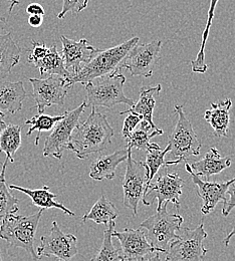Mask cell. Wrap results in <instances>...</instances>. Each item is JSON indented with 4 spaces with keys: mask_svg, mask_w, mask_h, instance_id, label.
Returning a JSON list of instances; mask_svg holds the SVG:
<instances>
[{
    "mask_svg": "<svg viewBox=\"0 0 235 261\" xmlns=\"http://www.w3.org/2000/svg\"><path fill=\"white\" fill-rule=\"evenodd\" d=\"M114 135L107 117L96 108H92L88 119L72 132L67 150L72 151L79 159H87L110 146Z\"/></svg>",
    "mask_w": 235,
    "mask_h": 261,
    "instance_id": "cell-1",
    "label": "cell"
},
{
    "mask_svg": "<svg viewBox=\"0 0 235 261\" xmlns=\"http://www.w3.org/2000/svg\"><path fill=\"white\" fill-rule=\"evenodd\" d=\"M139 40L140 38L135 36L120 45L100 50L76 75L69 79V85L71 87L74 84L86 85L96 79L119 71V69L122 68L125 59L135 45L139 43Z\"/></svg>",
    "mask_w": 235,
    "mask_h": 261,
    "instance_id": "cell-2",
    "label": "cell"
},
{
    "mask_svg": "<svg viewBox=\"0 0 235 261\" xmlns=\"http://www.w3.org/2000/svg\"><path fill=\"white\" fill-rule=\"evenodd\" d=\"M44 209L32 215L23 216L16 213L8 214L0 224V238L14 247L25 250L34 261H38L34 250L35 233Z\"/></svg>",
    "mask_w": 235,
    "mask_h": 261,
    "instance_id": "cell-3",
    "label": "cell"
},
{
    "mask_svg": "<svg viewBox=\"0 0 235 261\" xmlns=\"http://www.w3.org/2000/svg\"><path fill=\"white\" fill-rule=\"evenodd\" d=\"M126 77L120 71L114 72L94 80L85 85L87 92L86 102L88 107H103L111 109L116 105L124 103L130 107L134 106L133 99L124 94V85Z\"/></svg>",
    "mask_w": 235,
    "mask_h": 261,
    "instance_id": "cell-4",
    "label": "cell"
},
{
    "mask_svg": "<svg viewBox=\"0 0 235 261\" xmlns=\"http://www.w3.org/2000/svg\"><path fill=\"white\" fill-rule=\"evenodd\" d=\"M174 112L178 115V122L173 133L169 136L170 154L175 159L165 162V166L179 165L188 159L197 157L200 154L202 144L193 129L190 121L187 119L183 106L176 105Z\"/></svg>",
    "mask_w": 235,
    "mask_h": 261,
    "instance_id": "cell-5",
    "label": "cell"
},
{
    "mask_svg": "<svg viewBox=\"0 0 235 261\" xmlns=\"http://www.w3.org/2000/svg\"><path fill=\"white\" fill-rule=\"evenodd\" d=\"M167 205L168 203H165L159 211H156L140 225L146 231L150 244L161 253H166L169 243L179 238L176 231L180 230L184 222L180 214L169 213Z\"/></svg>",
    "mask_w": 235,
    "mask_h": 261,
    "instance_id": "cell-6",
    "label": "cell"
},
{
    "mask_svg": "<svg viewBox=\"0 0 235 261\" xmlns=\"http://www.w3.org/2000/svg\"><path fill=\"white\" fill-rule=\"evenodd\" d=\"M207 236L204 222L196 228L183 229L179 238L170 243L165 261H203L208 252L203 244Z\"/></svg>",
    "mask_w": 235,
    "mask_h": 261,
    "instance_id": "cell-7",
    "label": "cell"
},
{
    "mask_svg": "<svg viewBox=\"0 0 235 261\" xmlns=\"http://www.w3.org/2000/svg\"><path fill=\"white\" fill-rule=\"evenodd\" d=\"M87 108V102L84 101L76 109L64 114V119L57 123L51 133L45 139L42 152L44 157L62 159L64 152L68 149L72 132L80 124V119Z\"/></svg>",
    "mask_w": 235,
    "mask_h": 261,
    "instance_id": "cell-8",
    "label": "cell"
},
{
    "mask_svg": "<svg viewBox=\"0 0 235 261\" xmlns=\"http://www.w3.org/2000/svg\"><path fill=\"white\" fill-rule=\"evenodd\" d=\"M149 173L142 161H136L132 158V149H129L127 158V168L123 182L124 205L133 212V216L138 213L139 202H144L148 190Z\"/></svg>",
    "mask_w": 235,
    "mask_h": 261,
    "instance_id": "cell-9",
    "label": "cell"
},
{
    "mask_svg": "<svg viewBox=\"0 0 235 261\" xmlns=\"http://www.w3.org/2000/svg\"><path fill=\"white\" fill-rule=\"evenodd\" d=\"M33 86V98L38 114H43L50 106L65 105L67 92L71 88L67 79L59 75H49L47 79H30Z\"/></svg>",
    "mask_w": 235,
    "mask_h": 261,
    "instance_id": "cell-10",
    "label": "cell"
},
{
    "mask_svg": "<svg viewBox=\"0 0 235 261\" xmlns=\"http://www.w3.org/2000/svg\"><path fill=\"white\" fill-rule=\"evenodd\" d=\"M76 241L74 235L64 233L58 222L54 221L49 233L41 236L36 254L39 259L55 256L59 260L70 261L77 254Z\"/></svg>",
    "mask_w": 235,
    "mask_h": 261,
    "instance_id": "cell-11",
    "label": "cell"
},
{
    "mask_svg": "<svg viewBox=\"0 0 235 261\" xmlns=\"http://www.w3.org/2000/svg\"><path fill=\"white\" fill-rule=\"evenodd\" d=\"M161 48V40H153L144 44L138 43L125 59L122 68L128 69L133 76H152L155 65L160 60Z\"/></svg>",
    "mask_w": 235,
    "mask_h": 261,
    "instance_id": "cell-12",
    "label": "cell"
},
{
    "mask_svg": "<svg viewBox=\"0 0 235 261\" xmlns=\"http://www.w3.org/2000/svg\"><path fill=\"white\" fill-rule=\"evenodd\" d=\"M61 40L63 44L62 58L70 77L76 75L100 51L85 38L75 41L62 35Z\"/></svg>",
    "mask_w": 235,
    "mask_h": 261,
    "instance_id": "cell-13",
    "label": "cell"
},
{
    "mask_svg": "<svg viewBox=\"0 0 235 261\" xmlns=\"http://www.w3.org/2000/svg\"><path fill=\"white\" fill-rule=\"evenodd\" d=\"M113 237H116L122 246L123 256L127 261H146L154 252H159L153 247L146 235L144 229H124L123 231L113 232Z\"/></svg>",
    "mask_w": 235,
    "mask_h": 261,
    "instance_id": "cell-14",
    "label": "cell"
},
{
    "mask_svg": "<svg viewBox=\"0 0 235 261\" xmlns=\"http://www.w3.org/2000/svg\"><path fill=\"white\" fill-rule=\"evenodd\" d=\"M184 181L177 173H169L166 172L161 174L157 180L153 183H150L148 187V191L144 199V205L150 206L152 202H148L146 198L150 194L154 193L155 198L158 201L156 211H159L165 203H173L175 207L179 210L180 201L179 198L182 195Z\"/></svg>",
    "mask_w": 235,
    "mask_h": 261,
    "instance_id": "cell-15",
    "label": "cell"
},
{
    "mask_svg": "<svg viewBox=\"0 0 235 261\" xmlns=\"http://www.w3.org/2000/svg\"><path fill=\"white\" fill-rule=\"evenodd\" d=\"M185 169L189 173L192 182L196 186V192L203 201V205L201 207L202 214L207 215L210 212L214 210L218 202L222 201L225 202L226 200V192L227 189L232 182V179L223 183H213V182H207L202 181L201 179L195 175L191 168L190 164L185 162Z\"/></svg>",
    "mask_w": 235,
    "mask_h": 261,
    "instance_id": "cell-16",
    "label": "cell"
},
{
    "mask_svg": "<svg viewBox=\"0 0 235 261\" xmlns=\"http://www.w3.org/2000/svg\"><path fill=\"white\" fill-rule=\"evenodd\" d=\"M27 96L22 82H0V113L5 116L19 112Z\"/></svg>",
    "mask_w": 235,
    "mask_h": 261,
    "instance_id": "cell-17",
    "label": "cell"
},
{
    "mask_svg": "<svg viewBox=\"0 0 235 261\" xmlns=\"http://www.w3.org/2000/svg\"><path fill=\"white\" fill-rule=\"evenodd\" d=\"M128 154L129 149L127 148L99 157L91 165L90 177L97 181L113 180L116 176L118 166L127 160Z\"/></svg>",
    "mask_w": 235,
    "mask_h": 261,
    "instance_id": "cell-18",
    "label": "cell"
},
{
    "mask_svg": "<svg viewBox=\"0 0 235 261\" xmlns=\"http://www.w3.org/2000/svg\"><path fill=\"white\" fill-rule=\"evenodd\" d=\"M162 87L161 85H157L156 87H143L140 91V98L137 103L131 107L128 111L121 112L120 115L133 114L136 116L142 117L143 121L147 122L152 128L157 129L153 122V112L156 106V97L161 93Z\"/></svg>",
    "mask_w": 235,
    "mask_h": 261,
    "instance_id": "cell-19",
    "label": "cell"
},
{
    "mask_svg": "<svg viewBox=\"0 0 235 261\" xmlns=\"http://www.w3.org/2000/svg\"><path fill=\"white\" fill-rule=\"evenodd\" d=\"M231 166V159L228 157H221L216 148H211L203 159L190 165L192 172L198 177H205L209 182L214 175L220 174L223 170Z\"/></svg>",
    "mask_w": 235,
    "mask_h": 261,
    "instance_id": "cell-20",
    "label": "cell"
},
{
    "mask_svg": "<svg viewBox=\"0 0 235 261\" xmlns=\"http://www.w3.org/2000/svg\"><path fill=\"white\" fill-rule=\"evenodd\" d=\"M232 100L227 98L223 101L212 102L211 109L204 114V120L211 126L216 137H226L229 133L230 109Z\"/></svg>",
    "mask_w": 235,
    "mask_h": 261,
    "instance_id": "cell-21",
    "label": "cell"
},
{
    "mask_svg": "<svg viewBox=\"0 0 235 261\" xmlns=\"http://www.w3.org/2000/svg\"><path fill=\"white\" fill-rule=\"evenodd\" d=\"M21 48L12 38L11 33L0 34V81L9 75L11 69L18 65Z\"/></svg>",
    "mask_w": 235,
    "mask_h": 261,
    "instance_id": "cell-22",
    "label": "cell"
},
{
    "mask_svg": "<svg viewBox=\"0 0 235 261\" xmlns=\"http://www.w3.org/2000/svg\"><path fill=\"white\" fill-rule=\"evenodd\" d=\"M8 188L12 189V190L20 191V192L24 193L25 195L29 196L32 199L34 205L37 207H40L41 209L57 208V209L62 210L64 213H66L69 216H74V213L72 211L67 209V207L65 205H63L62 203H59L55 200L57 195L49 191L48 186H43L40 189H30V188H24V187H20V186L12 184V185H9Z\"/></svg>",
    "mask_w": 235,
    "mask_h": 261,
    "instance_id": "cell-23",
    "label": "cell"
},
{
    "mask_svg": "<svg viewBox=\"0 0 235 261\" xmlns=\"http://www.w3.org/2000/svg\"><path fill=\"white\" fill-rule=\"evenodd\" d=\"M32 65H34L39 70L41 76L45 74H55L67 79V81L70 79V74L65 67L64 60L59 54L56 44H54L51 47H48V51L44 58L35 61Z\"/></svg>",
    "mask_w": 235,
    "mask_h": 261,
    "instance_id": "cell-24",
    "label": "cell"
},
{
    "mask_svg": "<svg viewBox=\"0 0 235 261\" xmlns=\"http://www.w3.org/2000/svg\"><path fill=\"white\" fill-rule=\"evenodd\" d=\"M21 126L6 125L0 133V152L5 154L4 163H13L14 155L21 145Z\"/></svg>",
    "mask_w": 235,
    "mask_h": 261,
    "instance_id": "cell-25",
    "label": "cell"
},
{
    "mask_svg": "<svg viewBox=\"0 0 235 261\" xmlns=\"http://www.w3.org/2000/svg\"><path fill=\"white\" fill-rule=\"evenodd\" d=\"M118 215L119 211L115 205L102 195L95 203L93 208L83 216V221L87 222L88 220H92L97 224H105L108 226L111 221L116 220Z\"/></svg>",
    "mask_w": 235,
    "mask_h": 261,
    "instance_id": "cell-26",
    "label": "cell"
},
{
    "mask_svg": "<svg viewBox=\"0 0 235 261\" xmlns=\"http://www.w3.org/2000/svg\"><path fill=\"white\" fill-rule=\"evenodd\" d=\"M116 221H111L103 232V240L101 249L91 259V261H126L123 253L113 244V232L115 230Z\"/></svg>",
    "mask_w": 235,
    "mask_h": 261,
    "instance_id": "cell-27",
    "label": "cell"
},
{
    "mask_svg": "<svg viewBox=\"0 0 235 261\" xmlns=\"http://www.w3.org/2000/svg\"><path fill=\"white\" fill-rule=\"evenodd\" d=\"M170 152V146L167 145L165 149H161L158 144L150 143L146 150V161L144 162L148 173V187L150 183H152L153 178L158 173L159 169L162 166H165V156ZM148 191V190H147ZM144 203V202H143Z\"/></svg>",
    "mask_w": 235,
    "mask_h": 261,
    "instance_id": "cell-28",
    "label": "cell"
},
{
    "mask_svg": "<svg viewBox=\"0 0 235 261\" xmlns=\"http://www.w3.org/2000/svg\"><path fill=\"white\" fill-rule=\"evenodd\" d=\"M219 0H210V7L208 10V16H207V21H206V27L205 30L202 33V41L201 45H200V49L196 56V58L191 62V66H192V71L196 72V73H204L207 71L208 65H206L205 62V46H206V42L209 36V32L212 25V20L214 17V13H215V7L216 4Z\"/></svg>",
    "mask_w": 235,
    "mask_h": 261,
    "instance_id": "cell-29",
    "label": "cell"
},
{
    "mask_svg": "<svg viewBox=\"0 0 235 261\" xmlns=\"http://www.w3.org/2000/svg\"><path fill=\"white\" fill-rule=\"evenodd\" d=\"M18 199L12 195L5 182V169L0 171V224L10 213L18 211Z\"/></svg>",
    "mask_w": 235,
    "mask_h": 261,
    "instance_id": "cell-30",
    "label": "cell"
},
{
    "mask_svg": "<svg viewBox=\"0 0 235 261\" xmlns=\"http://www.w3.org/2000/svg\"><path fill=\"white\" fill-rule=\"evenodd\" d=\"M64 119V115L61 116H48V115H43V114H38L36 116H34L33 119L27 120L24 125H31L30 130H28L27 136H31L34 130H37V136L35 138V145H38L39 143V139L41 136V133L43 130H51L54 129V127L57 125V123H59L61 120Z\"/></svg>",
    "mask_w": 235,
    "mask_h": 261,
    "instance_id": "cell-31",
    "label": "cell"
},
{
    "mask_svg": "<svg viewBox=\"0 0 235 261\" xmlns=\"http://www.w3.org/2000/svg\"><path fill=\"white\" fill-rule=\"evenodd\" d=\"M164 130L162 132H147V130H143L142 128L140 129H136V130L126 139L127 142V148L128 149H133L136 148L138 150H147L149 144H150V140L153 137L156 136H160L163 135Z\"/></svg>",
    "mask_w": 235,
    "mask_h": 261,
    "instance_id": "cell-32",
    "label": "cell"
},
{
    "mask_svg": "<svg viewBox=\"0 0 235 261\" xmlns=\"http://www.w3.org/2000/svg\"><path fill=\"white\" fill-rule=\"evenodd\" d=\"M90 0H63V8L58 15L59 19L65 18L68 12L80 13L86 9L89 5Z\"/></svg>",
    "mask_w": 235,
    "mask_h": 261,
    "instance_id": "cell-33",
    "label": "cell"
},
{
    "mask_svg": "<svg viewBox=\"0 0 235 261\" xmlns=\"http://www.w3.org/2000/svg\"><path fill=\"white\" fill-rule=\"evenodd\" d=\"M226 195H228V198H226L225 202H223L222 208V215L225 217L228 216L233 208H235V178L232 179V182L227 189Z\"/></svg>",
    "mask_w": 235,
    "mask_h": 261,
    "instance_id": "cell-34",
    "label": "cell"
},
{
    "mask_svg": "<svg viewBox=\"0 0 235 261\" xmlns=\"http://www.w3.org/2000/svg\"><path fill=\"white\" fill-rule=\"evenodd\" d=\"M142 117L136 116L133 114H130L124 121V126L122 129V136L125 138V140L136 130L137 126L141 123Z\"/></svg>",
    "mask_w": 235,
    "mask_h": 261,
    "instance_id": "cell-35",
    "label": "cell"
},
{
    "mask_svg": "<svg viewBox=\"0 0 235 261\" xmlns=\"http://www.w3.org/2000/svg\"><path fill=\"white\" fill-rule=\"evenodd\" d=\"M34 47L33 49L29 50L31 54L28 58V62L30 64H33L35 61L41 60L42 58H44V56L47 54L48 51V47L44 44V43H40V42H36V41H33Z\"/></svg>",
    "mask_w": 235,
    "mask_h": 261,
    "instance_id": "cell-36",
    "label": "cell"
},
{
    "mask_svg": "<svg viewBox=\"0 0 235 261\" xmlns=\"http://www.w3.org/2000/svg\"><path fill=\"white\" fill-rule=\"evenodd\" d=\"M27 12L31 15H44V9L38 3H31L27 8Z\"/></svg>",
    "mask_w": 235,
    "mask_h": 261,
    "instance_id": "cell-37",
    "label": "cell"
},
{
    "mask_svg": "<svg viewBox=\"0 0 235 261\" xmlns=\"http://www.w3.org/2000/svg\"><path fill=\"white\" fill-rule=\"evenodd\" d=\"M43 22V17L41 15H31L29 18V24L32 28H39Z\"/></svg>",
    "mask_w": 235,
    "mask_h": 261,
    "instance_id": "cell-38",
    "label": "cell"
},
{
    "mask_svg": "<svg viewBox=\"0 0 235 261\" xmlns=\"http://www.w3.org/2000/svg\"><path fill=\"white\" fill-rule=\"evenodd\" d=\"M235 236V227L232 229V231L225 237V239H224V244H225V246H228L229 245V242H230V240H231V238L232 237H234Z\"/></svg>",
    "mask_w": 235,
    "mask_h": 261,
    "instance_id": "cell-39",
    "label": "cell"
},
{
    "mask_svg": "<svg viewBox=\"0 0 235 261\" xmlns=\"http://www.w3.org/2000/svg\"><path fill=\"white\" fill-rule=\"evenodd\" d=\"M11 4H10V7H9V11H11L12 10V8L15 6V5H17V4H19V1L18 0H8Z\"/></svg>",
    "mask_w": 235,
    "mask_h": 261,
    "instance_id": "cell-40",
    "label": "cell"
},
{
    "mask_svg": "<svg viewBox=\"0 0 235 261\" xmlns=\"http://www.w3.org/2000/svg\"><path fill=\"white\" fill-rule=\"evenodd\" d=\"M146 261H163L161 258H160V256H159V254L157 253L155 256H153V257H151V258H149L148 260Z\"/></svg>",
    "mask_w": 235,
    "mask_h": 261,
    "instance_id": "cell-41",
    "label": "cell"
},
{
    "mask_svg": "<svg viewBox=\"0 0 235 261\" xmlns=\"http://www.w3.org/2000/svg\"><path fill=\"white\" fill-rule=\"evenodd\" d=\"M6 127V124L3 121H0V133Z\"/></svg>",
    "mask_w": 235,
    "mask_h": 261,
    "instance_id": "cell-42",
    "label": "cell"
},
{
    "mask_svg": "<svg viewBox=\"0 0 235 261\" xmlns=\"http://www.w3.org/2000/svg\"><path fill=\"white\" fill-rule=\"evenodd\" d=\"M0 22H4V23H6V22H7V20H6V18H5V17H3V16H1V15H0Z\"/></svg>",
    "mask_w": 235,
    "mask_h": 261,
    "instance_id": "cell-43",
    "label": "cell"
},
{
    "mask_svg": "<svg viewBox=\"0 0 235 261\" xmlns=\"http://www.w3.org/2000/svg\"><path fill=\"white\" fill-rule=\"evenodd\" d=\"M4 117H5V116H4V115H2V114H1V113H0V121H3V119H4Z\"/></svg>",
    "mask_w": 235,
    "mask_h": 261,
    "instance_id": "cell-44",
    "label": "cell"
},
{
    "mask_svg": "<svg viewBox=\"0 0 235 261\" xmlns=\"http://www.w3.org/2000/svg\"><path fill=\"white\" fill-rule=\"evenodd\" d=\"M0 261H3V259H2V255H1V252H0Z\"/></svg>",
    "mask_w": 235,
    "mask_h": 261,
    "instance_id": "cell-45",
    "label": "cell"
},
{
    "mask_svg": "<svg viewBox=\"0 0 235 261\" xmlns=\"http://www.w3.org/2000/svg\"><path fill=\"white\" fill-rule=\"evenodd\" d=\"M59 261H61V260H59Z\"/></svg>",
    "mask_w": 235,
    "mask_h": 261,
    "instance_id": "cell-46",
    "label": "cell"
}]
</instances>
